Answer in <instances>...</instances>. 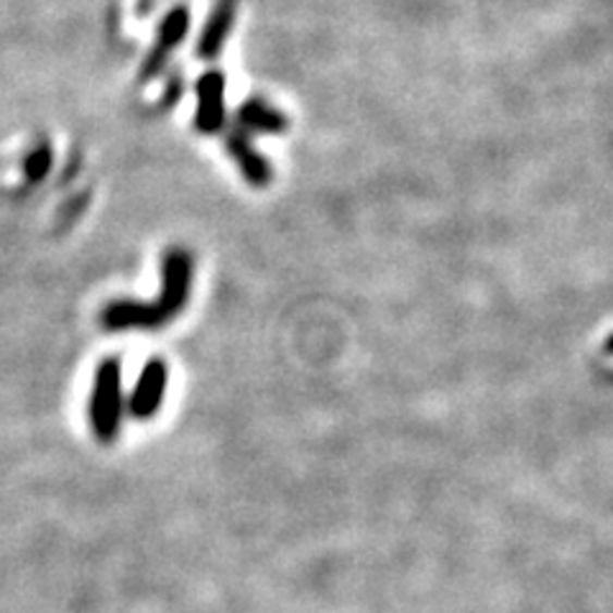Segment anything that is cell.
Returning a JSON list of instances; mask_svg holds the SVG:
<instances>
[{
	"instance_id": "6",
	"label": "cell",
	"mask_w": 613,
	"mask_h": 613,
	"mask_svg": "<svg viewBox=\"0 0 613 613\" xmlns=\"http://www.w3.org/2000/svg\"><path fill=\"white\" fill-rule=\"evenodd\" d=\"M235 19H238V0H218L208 21H205L203 32H199L195 54L205 62H212L223 54L228 36L233 34Z\"/></svg>"
},
{
	"instance_id": "4",
	"label": "cell",
	"mask_w": 613,
	"mask_h": 613,
	"mask_svg": "<svg viewBox=\"0 0 613 613\" xmlns=\"http://www.w3.org/2000/svg\"><path fill=\"white\" fill-rule=\"evenodd\" d=\"M225 75L220 70L203 72L195 85L197 108H195V128L205 136H216L225 128L228 108H225Z\"/></svg>"
},
{
	"instance_id": "7",
	"label": "cell",
	"mask_w": 613,
	"mask_h": 613,
	"mask_svg": "<svg viewBox=\"0 0 613 613\" xmlns=\"http://www.w3.org/2000/svg\"><path fill=\"white\" fill-rule=\"evenodd\" d=\"M225 149L233 157L235 164H238L243 180H246L250 187H269L271 180H274V172H271L269 159L261 157V154L254 149V138L231 125V131L225 133Z\"/></svg>"
},
{
	"instance_id": "1",
	"label": "cell",
	"mask_w": 613,
	"mask_h": 613,
	"mask_svg": "<svg viewBox=\"0 0 613 613\" xmlns=\"http://www.w3.org/2000/svg\"><path fill=\"white\" fill-rule=\"evenodd\" d=\"M195 277V258L187 248H169L161 256V292L154 302L115 299L102 307L100 324L110 332L159 330L187 305Z\"/></svg>"
},
{
	"instance_id": "8",
	"label": "cell",
	"mask_w": 613,
	"mask_h": 613,
	"mask_svg": "<svg viewBox=\"0 0 613 613\" xmlns=\"http://www.w3.org/2000/svg\"><path fill=\"white\" fill-rule=\"evenodd\" d=\"M235 128H241L246 136H261V133H284L290 131V118H286L277 106H271L263 98H248L241 102L238 113H235Z\"/></svg>"
},
{
	"instance_id": "2",
	"label": "cell",
	"mask_w": 613,
	"mask_h": 613,
	"mask_svg": "<svg viewBox=\"0 0 613 613\" xmlns=\"http://www.w3.org/2000/svg\"><path fill=\"white\" fill-rule=\"evenodd\" d=\"M125 402H123V379H121V360L106 358L100 360L98 371L93 381L90 396V425L93 434L102 445L115 442L123 427Z\"/></svg>"
},
{
	"instance_id": "3",
	"label": "cell",
	"mask_w": 613,
	"mask_h": 613,
	"mask_svg": "<svg viewBox=\"0 0 613 613\" xmlns=\"http://www.w3.org/2000/svg\"><path fill=\"white\" fill-rule=\"evenodd\" d=\"M189 21H192V16H189L187 5H174V9L169 11L164 19H161V24L157 28V39H154L149 54L144 57L142 72H138L142 83H151L154 77H159L161 72L167 70L174 49L180 47V44L184 41V36L189 34Z\"/></svg>"
},
{
	"instance_id": "9",
	"label": "cell",
	"mask_w": 613,
	"mask_h": 613,
	"mask_svg": "<svg viewBox=\"0 0 613 613\" xmlns=\"http://www.w3.org/2000/svg\"><path fill=\"white\" fill-rule=\"evenodd\" d=\"M51 164H54V151H51L49 142H39L32 151L26 154L24 159V176L26 182H41L47 180V174L51 172Z\"/></svg>"
},
{
	"instance_id": "5",
	"label": "cell",
	"mask_w": 613,
	"mask_h": 613,
	"mask_svg": "<svg viewBox=\"0 0 613 613\" xmlns=\"http://www.w3.org/2000/svg\"><path fill=\"white\" fill-rule=\"evenodd\" d=\"M169 368L161 358H151L138 376L136 387L128 396V415L136 419H151L161 409V402L167 396Z\"/></svg>"
}]
</instances>
